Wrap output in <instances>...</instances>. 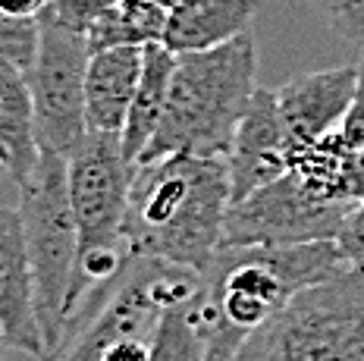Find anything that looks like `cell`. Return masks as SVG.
Listing matches in <instances>:
<instances>
[{"label": "cell", "instance_id": "obj_24", "mask_svg": "<svg viewBox=\"0 0 364 361\" xmlns=\"http://www.w3.org/2000/svg\"><path fill=\"white\" fill-rule=\"evenodd\" d=\"M358 82H355V97H352V107L339 126L343 139L348 141L352 148H364V50H361V60H358Z\"/></svg>", "mask_w": 364, "mask_h": 361}, {"label": "cell", "instance_id": "obj_9", "mask_svg": "<svg viewBox=\"0 0 364 361\" xmlns=\"http://www.w3.org/2000/svg\"><path fill=\"white\" fill-rule=\"evenodd\" d=\"M352 205L321 198L289 170L226 210L220 245H308L336 242Z\"/></svg>", "mask_w": 364, "mask_h": 361}, {"label": "cell", "instance_id": "obj_3", "mask_svg": "<svg viewBox=\"0 0 364 361\" xmlns=\"http://www.w3.org/2000/svg\"><path fill=\"white\" fill-rule=\"evenodd\" d=\"M257 48L252 35L201 54H179L161 129L139 163L170 154L226 157L242 117L257 92Z\"/></svg>", "mask_w": 364, "mask_h": 361}, {"label": "cell", "instance_id": "obj_14", "mask_svg": "<svg viewBox=\"0 0 364 361\" xmlns=\"http://www.w3.org/2000/svg\"><path fill=\"white\" fill-rule=\"evenodd\" d=\"M257 0H182L170 10L164 48L170 54H201L248 32Z\"/></svg>", "mask_w": 364, "mask_h": 361}, {"label": "cell", "instance_id": "obj_19", "mask_svg": "<svg viewBox=\"0 0 364 361\" xmlns=\"http://www.w3.org/2000/svg\"><path fill=\"white\" fill-rule=\"evenodd\" d=\"M188 298L166 308V314L161 318L154 336V361H204V345L188 318Z\"/></svg>", "mask_w": 364, "mask_h": 361}, {"label": "cell", "instance_id": "obj_18", "mask_svg": "<svg viewBox=\"0 0 364 361\" xmlns=\"http://www.w3.org/2000/svg\"><path fill=\"white\" fill-rule=\"evenodd\" d=\"M348 151H352V145H348V141L343 139V132L336 129V132L323 135V139H314V141H308V145L292 148L286 170H289L292 176L305 185V189H311L314 195H321V198L352 205V201L346 198Z\"/></svg>", "mask_w": 364, "mask_h": 361}, {"label": "cell", "instance_id": "obj_12", "mask_svg": "<svg viewBox=\"0 0 364 361\" xmlns=\"http://www.w3.org/2000/svg\"><path fill=\"white\" fill-rule=\"evenodd\" d=\"M0 333L6 349H19L35 358L44 355L22 214L19 208L6 205H0Z\"/></svg>", "mask_w": 364, "mask_h": 361}, {"label": "cell", "instance_id": "obj_28", "mask_svg": "<svg viewBox=\"0 0 364 361\" xmlns=\"http://www.w3.org/2000/svg\"><path fill=\"white\" fill-rule=\"evenodd\" d=\"M4 352H6V340H4V333H0V358H4Z\"/></svg>", "mask_w": 364, "mask_h": 361}, {"label": "cell", "instance_id": "obj_21", "mask_svg": "<svg viewBox=\"0 0 364 361\" xmlns=\"http://www.w3.org/2000/svg\"><path fill=\"white\" fill-rule=\"evenodd\" d=\"M308 6L339 38L364 44V0H308Z\"/></svg>", "mask_w": 364, "mask_h": 361}, {"label": "cell", "instance_id": "obj_7", "mask_svg": "<svg viewBox=\"0 0 364 361\" xmlns=\"http://www.w3.org/2000/svg\"><path fill=\"white\" fill-rule=\"evenodd\" d=\"M195 286L198 274L192 270L151 258H129L117 276L75 305L60 340L38 361H107V349L119 330L141 314L166 311L170 305L188 298Z\"/></svg>", "mask_w": 364, "mask_h": 361}, {"label": "cell", "instance_id": "obj_13", "mask_svg": "<svg viewBox=\"0 0 364 361\" xmlns=\"http://www.w3.org/2000/svg\"><path fill=\"white\" fill-rule=\"evenodd\" d=\"M145 48H104L91 50L85 76V126L88 132L123 135L132 95L139 88Z\"/></svg>", "mask_w": 364, "mask_h": 361}, {"label": "cell", "instance_id": "obj_16", "mask_svg": "<svg viewBox=\"0 0 364 361\" xmlns=\"http://www.w3.org/2000/svg\"><path fill=\"white\" fill-rule=\"evenodd\" d=\"M176 54L164 48V44H148L145 48V66H141L139 88L132 95V107H129L126 126H123V154L129 163H139L141 154L148 151L151 139L161 129V119L166 110V97H170V79Z\"/></svg>", "mask_w": 364, "mask_h": 361}, {"label": "cell", "instance_id": "obj_26", "mask_svg": "<svg viewBox=\"0 0 364 361\" xmlns=\"http://www.w3.org/2000/svg\"><path fill=\"white\" fill-rule=\"evenodd\" d=\"M50 0H0V10L10 13V16H22V19H38L44 13Z\"/></svg>", "mask_w": 364, "mask_h": 361}, {"label": "cell", "instance_id": "obj_22", "mask_svg": "<svg viewBox=\"0 0 364 361\" xmlns=\"http://www.w3.org/2000/svg\"><path fill=\"white\" fill-rule=\"evenodd\" d=\"M119 0H50L44 6V13H50L54 19L66 22V26L79 28V32H88V26L97 16H104L107 10H113Z\"/></svg>", "mask_w": 364, "mask_h": 361}, {"label": "cell", "instance_id": "obj_1", "mask_svg": "<svg viewBox=\"0 0 364 361\" xmlns=\"http://www.w3.org/2000/svg\"><path fill=\"white\" fill-rule=\"evenodd\" d=\"M348 267L336 242L220 245L188 298V318L204 345V361H230L301 289L333 280Z\"/></svg>", "mask_w": 364, "mask_h": 361}, {"label": "cell", "instance_id": "obj_27", "mask_svg": "<svg viewBox=\"0 0 364 361\" xmlns=\"http://www.w3.org/2000/svg\"><path fill=\"white\" fill-rule=\"evenodd\" d=\"M157 4H161V6H166V10H173V6H179L182 0H157Z\"/></svg>", "mask_w": 364, "mask_h": 361}, {"label": "cell", "instance_id": "obj_10", "mask_svg": "<svg viewBox=\"0 0 364 361\" xmlns=\"http://www.w3.org/2000/svg\"><path fill=\"white\" fill-rule=\"evenodd\" d=\"M289 151L292 148L283 117H279L277 88H257L226 151L232 205L283 176Z\"/></svg>", "mask_w": 364, "mask_h": 361}, {"label": "cell", "instance_id": "obj_20", "mask_svg": "<svg viewBox=\"0 0 364 361\" xmlns=\"http://www.w3.org/2000/svg\"><path fill=\"white\" fill-rule=\"evenodd\" d=\"M38 38H41V22L38 19L10 16V13L0 10V60L4 63L28 70L38 50Z\"/></svg>", "mask_w": 364, "mask_h": 361}, {"label": "cell", "instance_id": "obj_2", "mask_svg": "<svg viewBox=\"0 0 364 361\" xmlns=\"http://www.w3.org/2000/svg\"><path fill=\"white\" fill-rule=\"evenodd\" d=\"M232 205L226 157L170 154L135 163L123 239L129 258L201 274L220 252Z\"/></svg>", "mask_w": 364, "mask_h": 361}, {"label": "cell", "instance_id": "obj_6", "mask_svg": "<svg viewBox=\"0 0 364 361\" xmlns=\"http://www.w3.org/2000/svg\"><path fill=\"white\" fill-rule=\"evenodd\" d=\"M19 214L26 232V252L35 280V305L41 323L44 352L50 349L63 323L70 320V289L79 254V232L70 205L66 157L41 151L35 170L19 185Z\"/></svg>", "mask_w": 364, "mask_h": 361}, {"label": "cell", "instance_id": "obj_8", "mask_svg": "<svg viewBox=\"0 0 364 361\" xmlns=\"http://www.w3.org/2000/svg\"><path fill=\"white\" fill-rule=\"evenodd\" d=\"M38 22H41V38L32 66L26 70L35 101L38 148L48 154L70 157L88 135L85 76L91 44L85 32L54 19L50 13H41Z\"/></svg>", "mask_w": 364, "mask_h": 361}, {"label": "cell", "instance_id": "obj_4", "mask_svg": "<svg viewBox=\"0 0 364 361\" xmlns=\"http://www.w3.org/2000/svg\"><path fill=\"white\" fill-rule=\"evenodd\" d=\"M135 163L126 161L119 135L88 132L66 157L70 205L79 232V254L70 289V308L119 274L129 261L123 223L129 210Z\"/></svg>", "mask_w": 364, "mask_h": 361}, {"label": "cell", "instance_id": "obj_11", "mask_svg": "<svg viewBox=\"0 0 364 361\" xmlns=\"http://www.w3.org/2000/svg\"><path fill=\"white\" fill-rule=\"evenodd\" d=\"M355 82H358L355 66H330V70L295 76L277 88V104L286 135H289V148L323 139L343 126L355 97Z\"/></svg>", "mask_w": 364, "mask_h": 361}, {"label": "cell", "instance_id": "obj_23", "mask_svg": "<svg viewBox=\"0 0 364 361\" xmlns=\"http://www.w3.org/2000/svg\"><path fill=\"white\" fill-rule=\"evenodd\" d=\"M336 245L348 264L364 270V201L348 210L343 230H339V236H336Z\"/></svg>", "mask_w": 364, "mask_h": 361}, {"label": "cell", "instance_id": "obj_15", "mask_svg": "<svg viewBox=\"0 0 364 361\" xmlns=\"http://www.w3.org/2000/svg\"><path fill=\"white\" fill-rule=\"evenodd\" d=\"M0 148L6 154L4 170L22 185L35 170L41 148L35 132V101L26 70L0 60Z\"/></svg>", "mask_w": 364, "mask_h": 361}, {"label": "cell", "instance_id": "obj_5", "mask_svg": "<svg viewBox=\"0 0 364 361\" xmlns=\"http://www.w3.org/2000/svg\"><path fill=\"white\" fill-rule=\"evenodd\" d=\"M230 361H364V270L301 289Z\"/></svg>", "mask_w": 364, "mask_h": 361}, {"label": "cell", "instance_id": "obj_25", "mask_svg": "<svg viewBox=\"0 0 364 361\" xmlns=\"http://www.w3.org/2000/svg\"><path fill=\"white\" fill-rule=\"evenodd\" d=\"M346 198L352 205L364 201V148H352L346 163Z\"/></svg>", "mask_w": 364, "mask_h": 361}, {"label": "cell", "instance_id": "obj_17", "mask_svg": "<svg viewBox=\"0 0 364 361\" xmlns=\"http://www.w3.org/2000/svg\"><path fill=\"white\" fill-rule=\"evenodd\" d=\"M166 19H170V10L157 0H119L113 10L91 22L85 38L91 50L123 48V44H132V48L164 44Z\"/></svg>", "mask_w": 364, "mask_h": 361}]
</instances>
